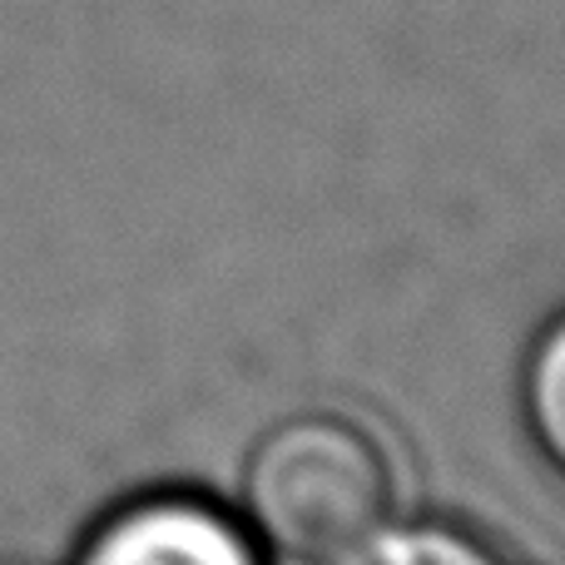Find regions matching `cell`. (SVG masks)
<instances>
[{
    "label": "cell",
    "instance_id": "1",
    "mask_svg": "<svg viewBox=\"0 0 565 565\" xmlns=\"http://www.w3.org/2000/svg\"><path fill=\"white\" fill-rule=\"evenodd\" d=\"M244 501L278 556L292 565H338L392 516L397 477L362 422L342 412H302L254 447Z\"/></svg>",
    "mask_w": 565,
    "mask_h": 565
},
{
    "label": "cell",
    "instance_id": "2",
    "mask_svg": "<svg viewBox=\"0 0 565 565\" xmlns=\"http://www.w3.org/2000/svg\"><path fill=\"white\" fill-rule=\"evenodd\" d=\"M75 565H264L234 516L199 497H145L99 521Z\"/></svg>",
    "mask_w": 565,
    "mask_h": 565
},
{
    "label": "cell",
    "instance_id": "3",
    "mask_svg": "<svg viewBox=\"0 0 565 565\" xmlns=\"http://www.w3.org/2000/svg\"><path fill=\"white\" fill-rule=\"evenodd\" d=\"M526 427L541 461L565 481V318L541 338L526 367Z\"/></svg>",
    "mask_w": 565,
    "mask_h": 565
},
{
    "label": "cell",
    "instance_id": "4",
    "mask_svg": "<svg viewBox=\"0 0 565 565\" xmlns=\"http://www.w3.org/2000/svg\"><path fill=\"white\" fill-rule=\"evenodd\" d=\"M338 565H501V561L477 536H467V531L407 526V531H387V536L377 531V536L362 541Z\"/></svg>",
    "mask_w": 565,
    "mask_h": 565
}]
</instances>
